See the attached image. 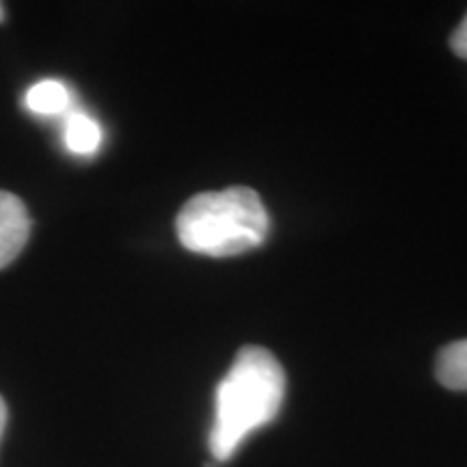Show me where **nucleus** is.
<instances>
[{"label": "nucleus", "instance_id": "f257e3e1", "mask_svg": "<svg viewBox=\"0 0 467 467\" xmlns=\"http://www.w3.org/2000/svg\"><path fill=\"white\" fill-rule=\"evenodd\" d=\"M285 396V375L271 350L244 347L214 396V422L210 429V452L227 461L238 446L277 418Z\"/></svg>", "mask_w": 467, "mask_h": 467}, {"label": "nucleus", "instance_id": "f03ea898", "mask_svg": "<svg viewBox=\"0 0 467 467\" xmlns=\"http://www.w3.org/2000/svg\"><path fill=\"white\" fill-rule=\"evenodd\" d=\"M180 243L192 254L230 258L260 247L268 234V213L247 186L191 197L175 219Z\"/></svg>", "mask_w": 467, "mask_h": 467}, {"label": "nucleus", "instance_id": "7ed1b4c3", "mask_svg": "<svg viewBox=\"0 0 467 467\" xmlns=\"http://www.w3.org/2000/svg\"><path fill=\"white\" fill-rule=\"evenodd\" d=\"M31 227L25 202L14 192L0 191V271L7 268L26 247Z\"/></svg>", "mask_w": 467, "mask_h": 467}, {"label": "nucleus", "instance_id": "20e7f679", "mask_svg": "<svg viewBox=\"0 0 467 467\" xmlns=\"http://www.w3.org/2000/svg\"><path fill=\"white\" fill-rule=\"evenodd\" d=\"M435 377L443 388L467 392V340L448 344L435 361Z\"/></svg>", "mask_w": 467, "mask_h": 467}, {"label": "nucleus", "instance_id": "39448f33", "mask_svg": "<svg viewBox=\"0 0 467 467\" xmlns=\"http://www.w3.org/2000/svg\"><path fill=\"white\" fill-rule=\"evenodd\" d=\"M26 107L37 115H58L69 107L67 87L58 80H42L26 93Z\"/></svg>", "mask_w": 467, "mask_h": 467}, {"label": "nucleus", "instance_id": "423d86ee", "mask_svg": "<svg viewBox=\"0 0 467 467\" xmlns=\"http://www.w3.org/2000/svg\"><path fill=\"white\" fill-rule=\"evenodd\" d=\"M66 143L74 154L89 156L100 148L102 143V130L91 117L83 113H76L67 119L66 124Z\"/></svg>", "mask_w": 467, "mask_h": 467}, {"label": "nucleus", "instance_id": "0eeeda50", "mask_svg": "<svg viewBox=\"0 0 467 467\" xmlns=\"http://www.w3.org/2000/svg\"><path fill=\"white\" fill-rule=\"evenodd\" d=\"M451 48L457 57L467 58V14L463 20H461V25L454 28V33L451 37Z\"/></svg>", "mask_w": 467, "mask_h": 467}, {"label": "nucleus", "instance_id": "6e6552de", "mask_svg": "<svg viewBox=\"0 0 467 467\" xmlns=\"http://www.w3.org/2000/svg\"><path fill=\"white\" fill-rule=\"evenodd\" d=\"M5 424H7V405H5L3 396H0V437L5 433Z\"/></svg>", "mask_w": 467, "mask_h": 467}, {"label": "nucleus", "instance_id": "1a4fd4ad", "mask_svg": "<svg viewBox=\"0 0 467 467\" xmlns=\"http://www.w3.org/2000/svg\"><path fill=\"white\" fill-rule=\"evenodd\" d=\"M3 22H5V5L0 3V25H3Z\"/></svg>", "mask_w": 467, "mask_h": 467}]
</instances>
